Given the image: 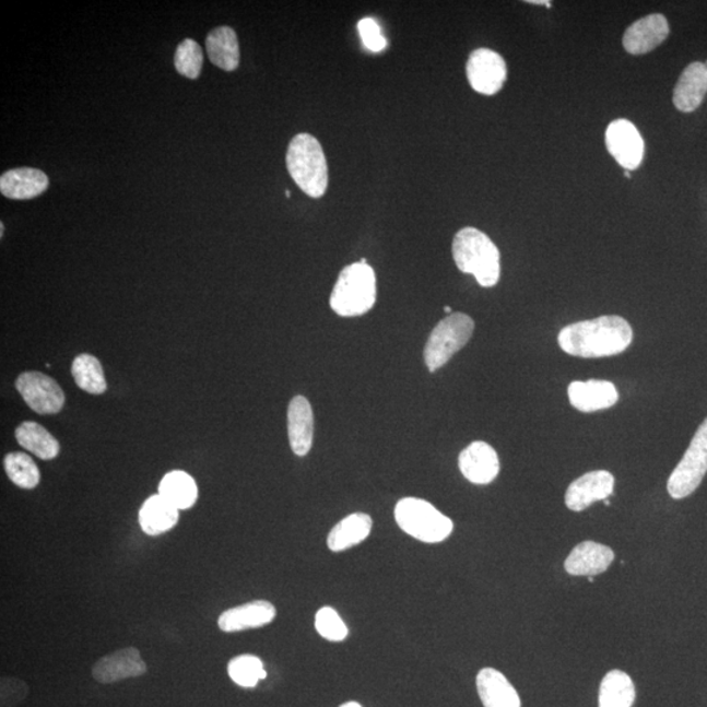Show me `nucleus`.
Returning <instances> with one entry per match:
<instances>
[{"instance_id":"a878e982","label":"nucleus","mask_w":707,"mask_h":707,"mask_svg":"<svg viewBox=\"0 0 707 707\" xmlns=\"http://www.w3.org/2000/svg\"><path fill=\"white\" fill-rule=\"evenodd\" d=\"M636 702V686L627 673L608 672L600 684L599 707H632Z\"/></svg>"},{"instance_id":"473e14b6","label":"nucleus","mask_w":707,"mask_h":707,"mask_svg":"<svg viewBox=\"0 0 707 707\" xmlns=\"http://www.w3.org/2000/svg\"><path fill=\"white\" fill-rule=\"evenodd\" d=\"M30 696V685L13 676L2 677L0 682V707H16Z\"/></svg>"},{"instance_id":"9d476101","label":"nucleus","mask_w":707,"mask_h":707,"mask_svg":"<svg viewBox=\"0 0 707 707\" xmlns=\"http://www.w3.org/2000/svg\"><path fill=\"white\" fill-rule=\"evenodd\" d=\"M145 673H148V664L144 663L140 650L135 647H125V649L108 653L92 667V677L103 685L141 677Z\"/></svg>"},{"instance_id":"2eb2a0df","label":"nucleus","mask_w":707,"mask_h":707,"mask_svg":"<svg viewBox=\"0 0 707 707\" xmlns=\"http://www.w3.org/2000/svg\"><path fill=\"white\" fill-rule=\"evenodd\" d=\"M570 404L581 413L604 411L617 404V388L605 380L573 381L567 389Z\"/></svg>"},{"instance_id":"b1692460","label":"nucleus","mask_w":707,"mask_h":707,"mask_svg":"<svg viewBox=\"0 0 707 707\" xmlns=\"http://www.w3.org/2000/svg\"><path fill=\"white\" fill-rule=\"evenodd\" d=\"M373 530V519L367 514L355 512L340 521L328 537L330 551L339 553L350 550L368 538Z\"/></svg>"},{"instance_id":"393cba45","label":"nucleus","mask_w":707,"mask_h":707,"mask_svg":"<svg viewBox=\"0 0 707 707\" xmlns=\"http://www.w3.org/2000/svg\"><path fill=\"white\" fill-rule=\"evenodd\" d=\"M158 494L174 505L177 510H189L196 505L198 487L193 478L184 471H174L164 475L158 485Z\"/></svg>"},{"instance_id":"7ed1b4c3","label":"nucleus","mask_w":707,"mask_h":707,"mask_svg":"<svg viewBox=\"0 0 707 707\" xmlns=\"http://www.w3.org/2000/svg\"><path fill=\"white\" fill-rule=\"evenodd\" d=\"M287 170L304 193L310 198L326 195L329 182L328 163L319 141L308 133L297 134L290 142Z\"/></svg>"},{"instance_id":"5701e85b","label":"nucleus","mask_w":707,"mask_h":707,"mask_svg":"<svg viewBox=\"0 0 707 707\" xmlns=\"http://www.w3.org/2000/svg\"><path fill=\"white\" fill-rule=\"evenodd\" d=\"M207 51L211 63L224 71H235L240 63L239 39L231 26H217L207 38Z\"/></svg>"},{"instance_id":"7c9ffc66","label":"nucleus","mask_w":707,"mask_h":707,"mask_svg":"<svg viewBox=\"0 0 707 707\" xmlns=\"http://www.w3.org/2000/svg\"><path fill=\"white\" fill-rule=\"evenodd\" d=\"M175 66L178 74L185 78L197 79L200 76L203 66V52L200 44L195 39L185 38L177 46Z\"/></svg>"},{"instance_id":"20e7f679","label":"nucleus","mask_w":707,"mask_h":707,"mask_svg":"<svg viewBox=\"0 0 707 707\" xmlns=\"http://www.w3.org/2000/svg\"><path fill=\"white\" fill-rule=\"evenodd\" d=\"M376 302V276L367 263L356 262L342 270L337 280L330 307L342 317H356L368 313Z\"/></svg>"},{"instance_id":"58836bf2","label":"nucleus","mask_w":707,"mask_h":707,"mask_svg":"<svg viewBox=\"0 0 707 707\" xmlns=\"http://www.w3.org/2000/svg\"><path fill=\"white\" fill-rule=\"evenodd\" d=\"M604 505H605V506H611V502H610V500H608V499H605V500H604Z\"/></svg>"},{"instance_id":"4468645a","label":"nucleus","mask_w":707,"mask_h":707,"mask_svg":"<svg viewBox=\"0 0 707 707\" xmlns=\"http://www.w3.org/2000/svg\"><path fill=\"white\" fill-rule=\"evenodd\" d=\"M670 35V25L660 13L639 19L626 30L623 44L633 56L646 55L658 48Z\"/></svg>"},{"instance_id":"c9c22d12","label":"nucleus","mask_w":707,"mask_h":707,"mask_svg":"<svg viewBox=\"0 0 707 707\" xmlns=\"http://www.w3.org/2000/svg\"><path fill=\"white\" fill-rule=\"evenodd\" d=\"M340 707H362V706H361L358 703H354V702H352V703L343 704V705H342V706H340Z\"/></svg>"},{"instance_id":"6e6552de","label":"nucleus","mask_w":707,"mask_h":707,"mask_svg":"<svg viewBox=\"0 0 707 707\" xmlns=\"http://www.w3.org/2000/svg\"><path fill=\"white\" fill-rule=\"evenodd\" d=\"M16 388L32 411L38 414H56L64 405V392L55 379L43 373H24L16 380Z\"/></svg>"},{"instance_id":"ddd939ff","label":"nucleus","mask_w":707,"mask_h":707,"mask_svg":"<svg viewBox=\"0 0 707 707\" xmlns=\"http://www.w3.org/2000/svg\"><path fill=\"white\" fill-rule=\"evenodd\" d=\"M459 468L468 481L475 485L491 484L499 474V458L485 441H473L459 456Z\"/></svg>"},{"instance_id":"2f4dec72","label":"nucleus","mask_w":707,"mask_h":707,"mask_svg":"<svg viewBox=\"0 0 707 707\" xmlns=\"http://www.w3.org/2000/svg\"><path fill=\"white\" fill-rule=\"evenodd\" d=\"M315 626L321 637L332 640V643H341L346 639L349 634L347 626L343 623L340 614L330 606H323L316 613Z\"/></svg>"},{"instance_id":"a19ab883","label":"nucleus","mask_w":707,"mask_h":707,"mask_svg":"<svg viewBox=\"0 0 707 707\" xmlns=\"http://www.w3.org/2000/svg\"><path fill=\"white\" fill-rule=\"evenodd\" d=\"M588 581H591V584H592L593 577H588Z\"/></svg>"},{"instance_id":"c85d7f7f","label":"nucleus","mask_w":707,"mask_h":707,"mask_svg":"<svg viewBox=\"0 0 707 707\" xmlns=\"http://www.w3.org/2000/svg\"><path fill=\"white\" fill-rule=\"evenodd\" d=\"M4 469L9 479L19 487L32 491L39 484L38 467L31 456L23 452H11L4 458Z\"/></svg>"},{"instance_id":"ea45409f","label":"nucleus","mask_w":707,"mask_h":707,"mask_svg":"<svg viewBox=\"0 0 707 707\" xmlns=\"http://www.w3.org/2000/svg\"><path fill=\"white\" fill-rule=\"evenodd\" d=\"M625 177L631 178V174H627V170L625 172Z\"/></svg>"},{"instance_id":"4be33fe9","label":"nucleus","mask_w":707,"mask_h":707,"mask_svg":"<svg viewBox=\"0 0 707 707\" xmlns=\"http://www.w3.org/2000/svg\"><path fill=\"white\" fill-rule=\"evenodd\" d=\"M178 519H180V510L170 505L161 494L145 499L140 510V525L142 531L149 537H161L174 530Z\"/></svg>"},{"instance_id":"39448f33","label":"nucleus","mask_w":707,"mask_h":707,"mask_svg":"<svg viewBox=\"0 0 707 707\" xmlns=\"http://www.w3.org/2000/svg\"><path fill=\"white\" fill-rule=\"evenodd\" d=\"M394 518L402 531L422 543H441L451 537L453 531L452 520L424 499L399 500L394 508Z\"/></svg>"},{"instance_id":"412c9836","label":"nucleus","mask_w":707,"mask_h":707,"mask_svg":"<svg viewBox=\"0 0 707 707\" xmlns=\"http://www.w3.org/2000/svg\"><path fill=\"white\" fill-rule=\"evenodd\" d=\"M475 684L485 707H521L517 690L504 673L494 669L481 670Z\"/></svg>"},{"instance_id":"e433bc0d","label":"nucleus","mask_w":707,"mask_h":707,"mask_svg":"<svg viewBox=\"0 0 707 707\" xmlns=\"http://www.w3.org/2000/svg\"><path fill=\"white\" fill-rule=\"evenodd\" d=\"M4 235V224L0 223V237H3Z\"/></svg>"},{"instance_id":"aec40b11","label":"nucleus","mask_w":707,"mask_h":707,"mask_svg":"<svg viewBox=\"0 0 707 707\" xmlns=\"http://www.w3.org/2000/svg\"><path fill=\"white\" fill-rule=\"evenodd\" d=\"M707 94V68L703 62H693L679 78L673 91V104L680 111L691 114L703 104Z\"/></svg>"},{"instance_id":"f704fd0d","label":"nucleus","mask_w":707,"mask_h":707,"mask_svg":"<svg viewBox=\"0 0 707 707\" xmlns=\"http://www.w3.org/2000/svg\"><path fill=\"white\" fill-rule=\"evenodd\" d=\"M527 3L546 5L547 9H551V7H552V3L546 2V0H528Z\"/></svg>"},{"instance_id":"1a4fd4ad","label":"nucleus","mask_w":707,"mask_h":707,"mask_svg":"<svg viewBox=\"0 0 707 707\" xmlns=\"http://www.w3.org/2000/svg\"><path fill=\"white\" fill-rule=\"evenodd\" d=\"M467 76L469 84L479 94H498L507 78L505 59L491 49L474 50L468 59Z\"/></svg>"},{"instance_id":"f257e3e1","label":"nucleus","mask_w":707,"mask_h":707,"mask_svg":"<svg viewBox=\"0 0 707 707\" xmlns=\"http://www.w3.org/2000/svg\"><path fill=\"white\" fill-rule=\"evenodd\" d=\"M632 341L631 323L620 316H601L570 323L558 334L559 347L580 358H603L624 353Z\"/></svg>"},{"instance_id":"9b49d317","label":"nucleus","mask_w":707,"mask_h":707,"mask_svg":"<svg viewBox=\"0 0 707 707\" xmlns=\"http://www.w3.org/2000/svg\"><path fill=\"white\" fill-rule=\"evenodd\" d=\"M605 143L610 154L626 170L637 169L644 161L645 143L631 121L611 122L605 131Z\"/></svg>"},{"instance_id":"6ab92c4d","label":"nucleus","mask_w":707,"mask_h":707,"mask_svg":"<svg viewBox=\"0 0 707 707\" xmlns=\"http://www.w3.org/2000/svg\"><path fill=\"white\" fill-rule=\"evenodd\" d=\"M49 188V177L36 168H15L0 176V191L11 200H32Z\"/></svg>"},{"instance_id":"dca6fc26","label":"nucleus","mask_w":707,"mask_h":707,"mask_svg":"<svg viewBox=\"0 0 707 707\" xmlns=\"http://www.w3.org/2000/svg\"><path fill=\"white\" fill-rule=\"evenodd\" d=\"M276 610L267 600H255L250 603L231 608L217 618V626L224 633H237L266 626L275 618Z\"/></svg>"},{"instance_id":"79ce46f5","label":"nucleus","mask_w":707,"mask_h":707,"mask_svg":"<svg viewBox=\"0 0 707 707\" xmlns=\"http://www.w3.org/2000/svg\"><path fill=\"white\" fill-rule=\"evenodd\" d=\"M286 197H287V198H290V197H291V193H290V191H288V190H286Z\"/></svg>"},{"instance_id":"f3484780","label":"nucleus","mask_w":707,"mask_h":707,"mask_svg":"<svg viewBox=\"0 0 707 707\" xmlns=\"http://www.w3.org/2000/svg\"><path fill=\"white\" fill-rule=\"evenodd\" d=\"M614 559L611 547L593 541L575 546L565 561V570L573 577H594L610 568Z\"/></svg>"},{"instance_id":"bb28decb","label":"nucleus","mask_w":707,"mask_h":707,"mask_svg":"<svg viewBox=\"0 0 707 707\" xmlns=\"http://www.w3.org/2000/svg\"><path fill=\"white\" fill-rule=\"evenodd\" d=\"M19 445L42 460L56 459L61 451L58 440L36 422H24L15 432Z\"/></svg>"},{"instance_id":"a211bd4d","label":"nucleus","mask_w":707,"mask_h":707,"mask_svg":"<svg viewBox=\"0 0 707 707\" xmlns=\"http://www.w3.org/2000/svg\"><path fill=\"white\" fill-rule=\"evenodd\" d=\"M288 439L296 456H306L314 443V412L309 401L304 396L291 400L287 412Z\"/></svg>"},{"instance_id":"423d86ee","label":"nucleus","mask_w":707,"mask_h":707,"mask_svg":"<svg viewBox=\"0 0 707 707\" xmlns=\"http://www.w3.org/2000/svg\"><path fill=\"white\" fill-rule=\"evenodd\" d=\"M474 321L466 314H452L443 319L428 337L425 362L429 373L447 365L467 345L473 334Z\"/></svg>"},{"instance_id":"4c0bfd02","label":"nucleus","mask_w":707,"mask_h":707,"mask_svg":"<svg viewBox=\"0 0 707 707\" xmlns=\"http://www.w3.org/2000/svg\"><path fill=\"white\" fill-rule=\"evenodd\" d=\"M451 310H452L451 307H445V313L446 314H448V315L451 314Z\"/></svg>"},{"instance_id":"f8f14e48","label":"nucleus","mask_w":707,"mask_h":707,"mask_svg":"<svg viewBox=\"0 0 707 707\" xmlns=\"http://www.w3.org/2000/svg\"><path fill=\"white\" fill-rule=\"evenodd\" d=\"M614 488L613 474L608 471H593L581 475L568 486L565 504L568 510L580 512L593 502L611 497Z\"/></svg>"},{"instance_id":"0eeeda50","label":"nucleus","mask_w":707,"mask_h":707,"mask_svg":"<svg viewBox=\"0 0 707 707\" xmlns=\"http://www.w3.org/2000/svg\"><path fill=\"white\" fill-rule=\"evenodd\" d=\"M707 473V419L669 479V493L673 499H684L695 493Z\"/></svg>"},{"instance_id":"c756f323","label":"nucleus","mask_w":707,"mask_h":707,"mask_svg":"<svg viewBox=\"0 0 707 707\" xmlns=\"http://www.w3.org/2000/svg\"><path fill=\"white\" fill-rule=\"evenodd\" d=\"M227 671L233 682L243 688H255L260 680L268 676L261 659L255 656H240L231 659Z\"/></svg>"},{"instance_id":"f03ea898","label":"nucleus","mask_w":707,"mask_h":707,"mask_svg":"<svg viewBox=\"0 0 707 707\" xmlns=\"http://www.w3.org/2000/svg\"><path fill=\"white\" fill-rule=\"evenodd\" d=\"M452 255L460 272L472 274L482 287H494L500 279V254L491 237L466 227L456 234Z\"/></svg>"},{"instance_id":"cd10ccee","label":"nucleus","mask_w":707,"mask_h":707,"mask_svg":"<svg viewBox=\"0 0 707 707\" xmlns=\"http://www.w3.org/2000/svg\"><path fill=\"white\" fill-rule=\"evenodd\" d=\"M72 376L76 386L91 394H102L107 391L104 369L101 361L94 355L81 354L72 362Z\"/></svg>"},{"instance_id":"72a5a7b5","label":"nucleus","mask_w":707,"mask_h":707,"mask_svg":"<svg viewBox=\"0 0 707 707\" xmlns=\"http://www.w3.org/2000/svg\"><path fill=\"white\" fill-rule=\"evenodd\" d=\"M358 31L362 42L368 50L379 52L386 49V38L382 37L380 26L374 19L366 17L361 20Z\"/></svg>"}]
</instances>
